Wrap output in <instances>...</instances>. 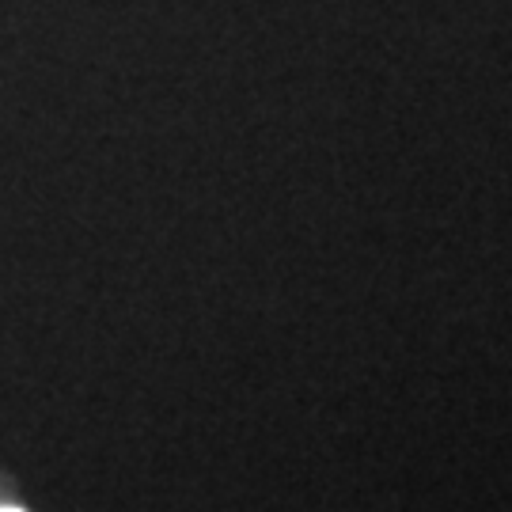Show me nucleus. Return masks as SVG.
<instances>
[{
  "mask_svg": "<svg viewBox=\"0 0 512 512\" xmlns=\"http://www.w3.org/2000/svg\"><path fill=\"white\" fill-rule=\"evenodd\" d=\"M0 512H19V509H0Z\"/></svg>",
  "mask_w": 512,
  "mask_h": 512,
  "instance_id": "obj_1",
  "label": "nucleus"
}]
</instances>
